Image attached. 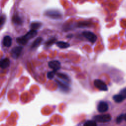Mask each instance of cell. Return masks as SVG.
Segmentation results:
<instances>
[{
	"label": "cell",
	"mask_w": 126,
	"mask_h": 126,
	"mask_svg": "<svg viewBox=\"0 0 126 126\" xmlns=\"http://www.w3.org/2000/svg\"><path fill=\"white\" fill-rule=\"evenodd\" d=\"M37 33V32L36 30L31 29L25 35L17 37L16 38L17 42L20 44L25 45L30 39L35 37Z\"/></svg>",
	"instance_id": "1"
},
{
	"label": "cell",
	"mask_w": 126,
	"mask_h": 126,
	"mask_svg": "<svg viewBox=\"0 0 126 126\" xmlns=\"http://www.w3.org/2000/svg\"><path fill=\"white\" fill-rule=\"evenodd\" d=\"M44 15L52 19H60L62 17V13L56 10H48L45 12Z\"/></svg>",
	"instance_id": "2"
},
{
	"label": "cell",
	"mask_w": 126,
	"mask_h": 126,
	"mask_svg": "<svg viewBox=\"0 0 126 126\" xmlns=\"http://www.w3.org/2000/svg\"><path fill=\"white\" fill-rule=\"evenodd\" d=\"M93 119L96 122H98L99 123H105L111 121V116L109 114L99 115L94 116Z\"/></svg>",
	"instance_id": "3"
},
{
	"label": "cell",
	"mask_w": 126,
	"mask_h": 126,
	"mask_svg": "<svg viewBox=\"0 0 126 126\" xmlns=\"http://www.w3.org/2000/svg\"><path fill=\"white\" fill-rule=\"evenodd\" d=\"M83 36L85 37L88 40L92 43H94L97 38V36L91 31H84L82 32Z\"/></svg>",
	"instance_id": "4"
},
{
	"label": "cell",
	"mask_w": 126,
	"mask_h": 126,
	"mask_svg": "<svg viewBox=\"0 0 126 126\" xmlns=\"http://www.w3.org/2000/svg\"><path fill=\"white\" fill-rule=\"evenodd\" d=\"M23 49V47L22 46H14L11 50V57L14 59H18L20 56Z\"/></svg>",
	"instance_id": "5"
},
{
	"label": "cell",
	"mask_w": 126,
	"mask_h": 126,
	"mask_svg": "<svg viewBox=\"0 0 126 126\" xmlns=\"http://www.w3.org/2000/svg\"><path fill=\"white\" fill-rule=\"evenodd\" d=\"M94 84L95 87L99 90L106 91L108 90L107 85L101 80L95 79L94 82Z\"/></svg>",
	"instance_id": "6"
},
{
	"label": "cell",
	"mask_w": 126,
	"mask_h": 126,
	"mask_svg": "<svg viewBox=\"0 0 126 126\" xmlns=\"http://www.w3.org/2000/svg\"><path fill=\"white\" fill-rule=\"evenodd\" d=\"M49 67L53 70L57 71L61 68V63L58 60H53L49 62Z\"/></svg>",
	"instance_id": "7"
},
{
	"label": "cell",
	"mask_w": 126,
	"mask_h": 126,
	"mask_svg": "<svg viewBox=\"0 0 126 126\" xmlns=\"http://www.w3.org/2000/svg\"><path fill=\"white\" fill-rule=\"evenodd\" d=\"M55 81L57 82L60 90L64 92H68L69 91L70 89L68 85H67V83L64 81L63 82V81H61L59 80H56Z\"/></svg>",
	"instance_id": "8"
},
{
	"label": "cell",
	"mask_w": 126,
	"mask_h": 126,
	"mask_svg": "<svg viewBox=\"0 0 126 126\" xmlns=\"http://www.w3.org/2000/svg\"><path fill=\"white\" fill-rule=\"evenodd\" d=\"M97 109L99 113H104L108 109V104L105 101H100L97 105Z\"/></svg>",
	"instance_id": "9"
},
{
	"label": "cell",
	"mask_w": 126,
	"mask_h": 126,
	"mask_svg": "<svg viewBox=\"0 0 126 126\" xmlns=\"http://www.w3.org/2000/svg\"><path fill=\"white\" fill-rule=\"evenodd\" d=\"M12 22L17 25H21L23 23V20L17 14H14L12 18Z\"/></svg>",
	"instance_id": "10"
},
{
	"label": "cell",
	"mask_w": 126,
	"mask_h": 126,
	"mask_svg": "<svg viewBox=\"0 0 126 126\" xmlns=\"http://www.w3.org/2000/svg\"><path fill=\"white\" fill-rule=\"evenodd\" d=\"M3 45L7 47H9L12 44V38L9 35H5L2 40Z\"/></svg>",
	"instance_id": "11"
},
{
	"label": "cell",
	"mask_w": 126,
	"mask_h": 126,
	"mask_svg": "<svg viewBox=\"0 0 126 126\" xmlns=\"http://www.w3.org/2000/svg\"><path fill=\"white\" fill-rule=\"evenodd\" d=\"M10 60L7 58H5L0 61V67L2 69H5L8 67L10 65Z\"/></svg>",
	"instance_id": "12"
},
{
	"label": "cell",
	"mask_w": 126,
	"mask_h": 126,
	"mask_svg": "<svg viewBox=\"0 0 126 126\" xmlns=\"http://www.w3.org/2000/svg\"><path fill=\"white\" fill-rule=\"evenodd\" d=\"M56 44L58 47L62 49H65V48H68L70 46L69 43L63 41H57L56 42Z\"/></svg>",
	"instance_id": "13"
},
{
	"label": "cell",
	"mask_w": 126,
	"mask_h": 126,
	"mask_svg": "<svg viewBox=\"0 0 126 126\" xmlns=\"http://www.w3.org/2000/svg\"><path fill=\"white\" fill-rule=\"evenodd\" d=\"M57 76L65 82L68 83L70 82V78L69 76L66 74H64L63 73H58L57 74Z\"/></svg>",
	"instance_id": "14"
},
{
	"label": "cell",
	"mask_w": 126,
	"mask_h": 126,
	"mask_svg": "<svg viewBox=\"0 0 126 126\" xmlns=\"http://www.w3.org/2000/svg\"><path fill=\"white\" fill-rule=\"evenodd\" d=\"M43 40V38L41 37H38L35 39V40L32 42V44L31 46V48L32 49H34L36 48L39 44L41 43Z\"/></svg>",
	"instance_id": "15"
},
{
	"label": "cell",
	"mask_w": 126,
	"mask_h": 126,
	"mask_svg": "<svg viewBox=\"0 0 126 126\" xmlns=\"http://www.w3.org/2000/svg\"><path fill=\"white\" fill-rule=\"evenodd\" d=\"M42 24L40 22H32L31 24L30 25V28H31V29H33V30H37L39 28H40Z\"/></svg>",
	"instance_id": "16"
},
{
	"label": "cell",
	"mask_w": 126,
	"mask_h": 126,
	"mask_svg": "<svg viewBox=\"0 0 126 126\" xmlns=\"http://www.w3.org/2000/svg\"><path fill=\"white\" fill-rule=\"evenodd\" d=\"M113 99L116 102H117V103L121 102L124 99V97L122 96V95L120 94L114 95L113 97Z\"/></svg>",
	"instance_id": "17"
},
{
	"label": "cell",
	"mask_w": 126,
	"mask_h": 126,
	"mask_svg": "<svg viewBox=\"0 0 126 126\" xmlns=\"http://www.w3.org/2000/svg\"><path fill=\"white\" fill-rule=\"evenodd\" d=\"M83 125L87 126H95L97 125V124L95 120H88Z\"/></svg>",
	"instance_id": "18"
},
{
	"label": "cell",
	"mask_w": 126,
	"mask_h": 126,
	"mask_svg": "<svg viewBox=\"0 0 126 126\" xmlns=\"http://www.w3.org/2000/svg\"><path fill=\"white\" fill-rule=\"evenodd\" d=\"M56 38H52L50 39H49V40L47 41L45 44L46 45V47H50L51 46H52L53 44H54L55 43V41H56Z\"/></svg>",
	"instance_id": "19"
},
{
	"label": "cell",
	"mask_w": 126,
	"mask_h": 126,
	"mask_svg": "<svg viewBox=\"0 0 126 126\" xmlns=\"http://www.w3.org/2000/svg\"><path fill=\"white\" fill-rule=\"evenodd\" d=\"M56 72V71L55 70H53V71L48 72L47 74V76L48 78L49 79H52L55 76Z\"/></svg>",
	"instance_id": "20"
},
{
	"label": "cell",
	"mask_w": 126,
	"mask_h": 126,
	"mask_svg": "<svg viewBox=\"0 0 126 126\" xmlns=\"http://www.w3.org/2000/svg\"><path fill=\"white\" fill-rule=\"evenodd\" d=\"M90 24V23L88 22H80L78 24V26L79 27H83L88 26Z\"/></svg>",
	"instance_id": "21"
},
{
	"label": "cell",
	"mask_w": 126,
	"mask_h": 126,
	"mask_svg": "<svg viewBox=\"0 0 126 126\" xmlns=\"http://www.w3.org/2000/svg\"><path fill=\"white\" fill-rule=\"evenodd\" d=\"M5 20H6V17L4 15H3L1 16L0 17V27H1L3 24H4L5 22Z\"/></svg>",
	"instance_id": "22"
},
{
	"label": "cell",
	"mask_w": 126,
	"mask_h": 126,
	"mask_svg": "<svg viewBox=\"0 0 126 126\" xmlns=\"http://www.w3.org/2000/svg\"><path fill=\"white\" fill-rule=\"evenodd\" d=\"M123 119H124V115H121L120 116H119L116 119V122L117 124H119L123 120Z\"/></svg>",
	"instance_id": "23"
},
{
	"label": "cell",
	"mask_w": 126,
	"mask_h": 126,
	"mask_svg": "<svg viewBox=\"0 0 126 126\" xmlns=\"http://www.w3.org/2000/svg\"><path fill=\"white\" fill-rule=\"evenodd\" d=\"M120 94L122 95V96L124 97V99L126 98V88L121 90Z\"/></svg>",
	"instance_id": "24"
},
{
	"label": "cell",
	"mask_w": 126,
	"mask_h": 126,
	"mask_svg": "<svg viewBox=\"0 0 126 126\" xmlns=\"http://www.w3.org/2000/svg\"><path fill=\"white\" fill-rule=\"evenodd\" d=\"M124 120L126 121V113L124 115Z\"/></svg>",
	"instance_id": "25"
}]
</instances>
